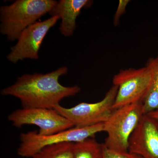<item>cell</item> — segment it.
<instances>
[{
  "label": "cell",
  "mask_w": 158,
  "mask_h": 158,
  "mask_svg": "<svg viewBox=\"0 0 158 158\" xmlns=\"http://www.w3.org/2000/svg\"><path fill=\"white\" fill-rule=\"evenodd\" d=\"M92 3L89 0H60L49 13L52 16L60 17L62 19L60 32L65 37H69L76 28L77 18L82 9L90 7Z\"/></svg>",
  "instance_id": "obj_10"
},
{
  "label": "cell",
  "mask_w": 158,
  "mask_h": 158,
  "mask_svg": "<svg viewBox=\"0 0 158 158\" xmlns=\"http://www.w3.org/2000/svg\"><path fill=\"white\" fill-rule=\"evenodd\" d=\"M128 151L142 158H158V119L143 115L130 138Z\"/></svg>",
  "instance_id": "obj_9"
},
{
  "label": "cell",
  "mask_w": 158,
  "mask_h": 158,
  "mask_svg": "<svg viewBox=\"0 0 158 158\" xmlns=\"http://www.w3.org/2000/svg\"><path fill=\"white\" fill-rule=\"evenodd\" d=\"M8 119L15 127L34 125L39 128L38 134L48 136L74 127L71 122L54 109L23 108L12 112Z\"/></svg>",
  "instance_id": "obj_7"
},
{
  "label": "cell",
  "mask_w": 158,
  "mask_h": 158,
  "mask_svg": "<svg viewBox=\"0 0 158 158\" xmlns=\"http://www.w3.org/2000/svg\"><path fill=\"white\" fill-rule=\"evenodd\" d=\"M158 65V56L150 59L145 67L121 70L113 78L118 91L114 110L126 105L143 102L152 84Z\"/></svg>",
  "instance_id": "obj_3"
},
{
  "label": "cell",
  "mask_w": 158,
  "mask_h": 158,
  "mask_svg": "<svg viewBox=\"0 0 158 158\" xmlns=\"http://www.w3.org/2000/svg\"><path fill=\"white\" fill-rule=\"evenodd\" d=\"M103 158H142L136 154L127 152H118L109 149L103 144Z\"/></svg>",
  "instance_id": "obj_14"
},
{
  "label": "cell",
  "mask_w": 158,
  "mask_h": 158,
  "mask_svg": "<svg viewBox=\"0 0 158 158\" xmlns=\"http://www.w3.org/2000/svg\"><path fill=\"white\" fill-rule=\"evenodd\" d=\"M104 131V123H102L87 127H74L48 136L41 135L35 131L22 133L17 153L23 157L32 158L48 145L63 142H81Z\"/></svg>",
  "instance_id": "obj_5"
},
{
  "label": "cell",
  "mask_w": 158,
  "mask_h": 158,
  "mask_svg": "<svg viewBox=\"0 0 158 158\" xmlns=\"http://www.w3.org/2000/svg\"><path fill=\"white\" fill-rule=\"evenodd\" d=\"M103 144L94 138L75 143V158H103Z\"/></svg>",
  "instance_id": "obj_12"
},
{
  "label": "cell",
  "mask_w": 158,
  "mask_h": 158,
  "mask_svg": "<svg viewBox=\"0 0 158 158\" xmlns=\"http://www.w3.org/2000/svg\"><path fill=\"white\" fill-rule=\"evenodd\" d=\"M60 19L55 15L29 26L21 33L16 44L11 48L7 56L8 60L16 63L26 59H38L39 49L46 35Z\"/></svg>",
  "instance_id": "obj_8"
},
{
  "label": "cell",
  "mask_w": 158,
  "mask_h": 158,
  "mask_svg": "<svg viewBox=\"0 0 158 158\" xmlns=\"http://www.w3.org/2000/svg\"><path fill=\"white\" fill-rule=\"evenodd\" d=\"M67 73L68 68L62 66L47 73L26 74L19 77L13 85L2 89L1 94L18 98L23 108L53 109L63 99L81 91L77 85L66 87L59 83V78Z\"/></svg>",
  "instance_id": "obj_1"
},
{
  "label": "cell",
  "mask_w": 158,
  "mask_h": 158,
  "mask_svg": "<svg viewBox=\"0 0 158 158\" xmlns=\"http://www.w3.org/2000/svg\"><path fill=\"white\" fill-rule=\"evenodd\" d=\"M118 91L117 86L113 85L105 97L96 103L81 102L69 108L56 105L53 109L72 123L74 127L91 126L105 123L114 111L113 105Z\"/></svg>",
  "instance_id": "obj_6"
},
{
  "label": "cell",
  "mask_w": 158,
  "mask_h": 158,
  "mask_svg": "<svg viewBox=\"0 0 158 158\" xmlns=\"http://www.w3.org/2000/svg\"><path fill=\"white\" fill-rule=\"evenodd\" d=\"M157 68L152 84L143 102V111L144 114H148L153 111L158 110V76L157 74Z\"/></svg>",
  "instance_id": "obj_13"
},
{
  "label": "cell",
  "mask_w": 158,
  "mask_h": 158,
  "mask_svg": "<svg viewBox=\"0 0 158 158\" xmlns=\"http://www.w3.org/2000/svg\"><path fill=\"white\" fill-rule=\"evenodd\" d=\"M129 1H123L120 0L119 1V4L116 14L114 16V23L115 24L118 23V20L119 18L125 12L126 8L128 4Z\"/></svg>",
  "instance_id": "obj_15"
},
{
  "label": "cell",
  "mask_w": 158,
  "mask_h": 158,
  "mask_svg": "<svg viewBox=\"0 0 158 158\" xmlns=\"http://www.w3.org/2000/svg\"><path fill=\"white\" fill-rule=\"evenodd\" d=\"M57 2L54 0H17L0 9V31L8 40H18L29 26L49 13Z\"/></svg>",
  "instance_id": "obj_2"
},
{
  "label": "cell",
  "mask_w": 158,
  "mask_h": 158,
  "mask_svg": "<svg viewBox=\"0 0 158 158\" xmlns=\"http://www.w3.org/2000/svg\"><path fill=\"white\" fill-rule=\"evenodd\" d=\"M157 75L158 76V66L157 70Z\"/></svg>",
  "instance_id": "obj_17"
},
{
  "label": "cell",
  "mask_w": 158,
  "mask_h": 158,
  "mask_svg": "<svg viewBox=\"0 0 158 158\" xmlns=\"http://www.w3.org/2000/svg\"><path fill=\"white\" fill-rule=\"evenodd\" d=\"M144 115L143 102L126 105L116 109L104 123L107 137L103 143L109 149L128 152L129 141Z\"/></svg>",
  "instance_id": "obj_4"
},
{
  "label": "cell",
  "mask_w": 158,
  "mask_h": 158,
  "mask_svg": "<svg viewBox=\"0 0 158 158\" xmlns=\"http://www.w3.org/2000/svg\"><path fill=\"white\" fill-rule=\"evenodd\" d=\"M148 114L158 119V110H156V111H153V112L148 113Z\"/></svg>",
  "instance_id": "obj_16"
},
{
  "label": "cell",
  "mask_w": 158,
  "mask_h": 158,
  "mask_svg": "<svg viewBox=\"0 0 158 158\" xmlns=\"http://www.w3.org/2000/svg\"><path fill=\"white\" fill-rule=\"evenodd\" d=\"M32 158H75V143L63 142L48 145Z\"/></svg>",
  "instance_id": "obj_11"
}]
</instances>
